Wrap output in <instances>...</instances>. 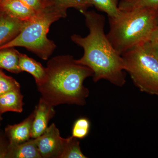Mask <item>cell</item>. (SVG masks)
<instances>
[{
    "mask_svg": "<svg viewBox=\"0 0 158 158\" xmlns=\"http://www.w3.org/2000/svg\"><path fill=\"white\" fill-rule=\"evenodd\" d=\"M82 14L89 34L85 37L76 34L71 37L74 43L84 49L83 56L75 59V62L93 71L95 83L105 80L115 86L123 87L126 82L123 59L105 34L104 16L94 11H86Z\"/></svg>",
    "mask_w": 158,
    "mask_h": 158,
    "instance_id": "cell-1",
    "label": "cell"
},
{
    "mask_svg": "<svg viewBox=\"0 0 158 158\" xmlns=\"http://www.w3.org/2000/svg\"><path fill=\"white\" fill-rule=\"evenodd\" d=\"M93 72L77 63L70 55L57 56L50 59L44 81L37 85L41 98L54 107L61 104H86L89 90L84 85Z\"/></svg>",
    "mask_w": 158,
    "mask_h": 158,
    "instance_id": "cell-2",
    "label": "cell"
},
{
    "mask_svg": "<svg viewBox=\"0 0 158 158\" xmlns=\"http://www.w3.org/2000/svg\"><path fill=\"white\" fill-rule=\"evenodd\" d=\"M158 10L142 9L121 11L116 18L109 19L107 34L113 48L122 56L127 52L148 41L158 25Z\"/></svg>",
    "mask_w": 158,
    "mask_h": 158,
    "instance_id": "cell-3",
    "label": "cell"
},
{
    "mask_svg": "<svg viewBox=\"0 0 158 158\" xmlns=\"http://www.w3.org/2000/svg\"><path fill=\"white\" fill-rule=\"evenodd\" d=\"M65 16L55 6L37 12L19 34L9 42L0 46V49L15 47L25 48L44 60H48L56 48L47 34L51 25Z\"/></svg>",
    "mask_w": 158,
    "mask_h": 158,
    "instance_id": "cell-4",
    "label": "cell"
},
{
    "mask_svg": "<svg viewBox=\"0 0 158 158\" xmlns=\"http://www.w3.org/2000/svg\"><path fill=\"white\" fill-rule=\"evenodd\" d=\"M124 69L143 92L158 96V60L143 44L122 55Z\"/></svg>",
    "mask_w": 158,
    "mask_h": 158,
    "instance_id": "cell-5",
    "label": "cell"
},
{
    "mask_svg": "<svg viewBox=\"0 0 158 158\" xmlns=\"http://www.w3.org/2000/svg\"><path fill=\"white\" fill-rule=\"evenodd\" d=\"M36 138L41 158H60L65 138L60 135V131L55 123H52L41 136Z\"/></svg>",
    "mask_w": 158,
    "mask_h": 158,
    "instance_id": "cell-6",
    "label": "cell"
},
{
    "mask_svg": "<svg viewBox=\"0 0 158 158\" xmlns=\"http://www.w3.org/2000/svg\"><path fill=\"white\" fill-rule=\"evenodd\" d=\"M54 107L40 98L35 107L34 118L31 131V138L40 137L45 132L50 120L56 114Z\"/></svg>",
    "mask_w": 158,
    "mask_h": 158,
    "instance_id": "cell-7",
    "label": "cell"
},
{
    "mask_svg": "<svg viewBox=\"0 0 158 158\" xmlns=\"http://www.w3.org/2000/svg\"><path fill=\"white\" fill-rule=\"evenodd\" d=\"M34 118L32 112L23 121L18 124L9 125L5 129V134L11 144H18L31 138V131Z\"/></svg>",
    "mask_w": 158,
    "mask_h": 158,
    "instance_id": "cell-8",
    "label": "cell"
},
{
    "mask_svg": "<svg viewBox=\"0 0 158 158\" xmlns=\"http://www.w3.org/2000/svg\"><path fill=\"white\" fill-rule=\"evenodd\" d=\"M27 22L11 17L0 11V46L16 37Z\"/></svg>",
    "mask_w": 158,
    "mask_h": 158,
    "instance_id": "cell-9",
    "label": "cell"
},
{
    "mask_svg": "<svg viewBox=\"0 0 158 158\" xmlns=\"http://www.w3.org/2000/svg\"><path fill=\"white\" fill-rule=\"evenodd\" d=\"M0 11L26 22L30 20L36 13L21 0H0Z\"/></svg>",
    "mask_w": 158,
    "mask_h": 158,
    "instance_id": "cell-10",
    "label": "cell"
},
{
    "mask_svg": "<svg viewBox=\"0 0 158 158\" xmlns=\"http://www.w3.org/2000/svg\"><path fill=\"white\" fill-rule=\"evenodd\" d=\"M6 158H41L37 148V138H31L21 144L9 142Z\"/></svg>",
    "mask_w": 158,
    "mask_h": 158,
    "instance_id": "cell-11",
    "label": "cell"
},
{
    "mask_svg": "<svg viewBox=\"0 0 158 158\" xmlns=\"http://www.w3.org/2000/svg\"><path fill=\"white\" fill-rule=\"evenodd\" d=\"M23 96L20 89L11 90L0 95V113L8 112L21 113L23 111Z\"/></svg>",
    "mask_w": 158,
    "mask_h": 158,
    "instance_id": "cell-12",
    "label": "cell"
},
{
    "mask_svg": "<svg viewBox=\"0 0 158 158\" xmlns=\"http://www.w3.org/2000/svg\"><path fill=\"white\" fill-rule=\"evenodd\" d=\"M19 67L21 72H26L33 76L37 85L41 84L45 78L46 68L25 54L20 55Z\"/></svg>",
    "mask_w": 158,
    "mask_h": 158,
    "instance_id": "cell-13",
    "label": "cell"
},
{
    "mask_svg": "<svg viewBox=\"0 0 158 158\" xmlns=\"http://www.w3.org/2000/svg\"><path fill=\"white\" fill-rule=\"evenodd\" d=\"M20 55L14 48L0 49V69L12 73H21L19 67Z\"/></svg>",
    "mask_w": 158,
    "mask_h": 158,
    "instance_id": "cell-14",
    "label": "cell"
},
{
    "mask_svg": "<svg viewBox=\"0 0 158 158\" xmlns=\"http://www.w3.org/2000/svg\"><path fill=\"white\" fill-rule=\"evenodd\" d=\"M88 6H94L99 11L107 15L109 19L116 18L121 13L118 8V0H84Z\"/></svg>",
    "mask_w": 158,
    "mask_h": 158,
    "instance_id": "cell-15",
    "label": "cell"
},
{
    "mask_svg": "<svg viewBox=\"0 0 158 158\" xmlns=\"http://www.w3.org/2000/svg\"><path fill=\"white\" fill-rule=\"evenodd\" d=\"M118 8L121 11L142 9L158 10V0H122Z\"/></svg>",
    "mask_w": 158,
    "mask_h": 158,
    "instance_id": "cell-16",
    "label": "cell"
},
{
    "mask_svg": "<svg viewBox=\"0 0 158 158\" xmlns=\"http://www.w3.org/2000/svg\"><path fill=\"white\" fill-rule=\"evenodd\" d=\"M80 147L78 139L71 136L65 138V145L60 158H86Z\"/></svg>",
    "mask_w": 158,
    "mask_h": 158,
    "instance_id": "cell-17",
    "label": "cell"
},
{
    "mask_svg": "<svg viewBox=\"0 0 158 158\" xmlns=\"http://www.w3.org/2000/svg\"><path fill=\"white\" fill-rule=\"evenodd\" d=\"M54 2L55 7L65 17L67 16V9L69 8H74L83 13L90 7L84 0H54Z\"/></svg>",
    "mask_w": 158,
    "mask_h": 158,
    "instance_id": "cell-18",
    "label": "cell"
},
{
    "mask_svg": "<svg viewBox=\"0 0 158 158\" xmlns=\"http://www.w3.org/2000/svg\"><path fill=\"white\" fill-rule=\"evenodd\" d=\"M90 129V120L86 117H81L73 123L72 136L78 139H84L88 135Z\"/></svg>",
    "mask_w": 158,
    "mask_h": 158,
    "instance_id": "cell-19",
    "label": "cell"
},
{
    "mask_svg": "<svg viewBox=\"0 0 158 158\" xmlns=\"http://www.w3.org/2000/svg\"><path fill=\"white\" fill-rule=\"evenodd\" d=\"M19 89H20L19 83L12 77L6 75L0 69V95Z\"/></svg>",
    "mask_w": 158,
    "mask_h": 158,
    "instance_id": "cell-20",
    "label": "cell"
},
{
    "mask_svg": "<svg viewBox=\"0 0 158 158\" xmlns=\"http://www.w3.org/2000/svg\"><path fill=\"white\" fill-rule=\"evenodd\" d=\"M36 12L54 6V0H21Z\"/></svg>",
    "mask_w": 158,
    "mask_h": 158,
    "instance_id": "cell-21",
    "label": "cell"
},
{
    "mask_svg": "<svg viewBox=\"0 0 158 158\" xmlns=\"http://www.w3.org/2000/svg\"><path fill=\"white\" fill-rule=\"evenodd\" d=\"M143 45L146 49L150 52L158 60V44L148 41Z\"/></svg>",
    "mask_w": 158,
    "mask_h": 158,
    "instance_id": "cell-22",
    "label": "cell"
},
{
    "mask_svg": "<svg viewBox=\"0 0 158 158\" xmlns=\"http://www.w3.org/2000/svg\"><path fill=\"white\" fill-rule=\"evenodd\" d=\"M9 142H6L2 137H0V158H6Z\"/></svg>",
    "mask_w": 158,
    "mask_h": 158,
    "instance_id": "cell-23",
    "label": "cell"
},
{
    "mask_svg": "<svg viewBox=\"0 0 158 158\" xmlns=\"http://www.w3.org/2000/svg\"><path fill=\"white\" fill-rule=\"evenodd\" d=\"M148 41L158 44V24L153 30Z\"/></svg>",
    "mask_w": 158,
    "mask_h": 158,
    "instance_id": "cell-24",
    "label": "cell"
},
{
    "mask_svg": "<svg viewBox=\"0 0 158 158\" xmlns=\"http://www.w3.org/2000/svg\"><path fill=\"white\" fill-rule=\"evenodd\" d=\"M2 114H1V113H0V126H1V122H2V120L3 119L2 117Z\"/></svg>",
    "mask_w": 158,
    "mask_h": 158,
    "instance_id": "cell-25",
    "label": "cell"
},
{
    "mask_svg": "<svg viewBox=\"0 0 158 158\" xmlns=\"http://www.w3.org/2000/svg\"><path fill=\"white\" fill-rule=\"evenodd\" d=\"M157 22H158V18H157Z\"/></svg>",
    "mask_w": 158,
    "mask_h": 158,
    "instance_id": "cell-26",
    "label": "cell"
}]
</instances>
